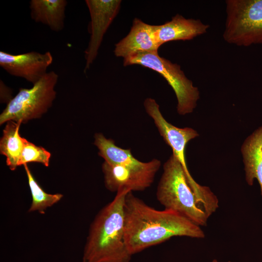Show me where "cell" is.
Instances as JSON below:
<instances>
[{
  "label": "cell",
  "mask_w": 262,
  "mask_h": 262,
  "mask_svg": "<svg viewBox=\"0 0 262 262\" xmlns=\"http://www.w3.org/2000/svg\"><path fill=\"white\" fill-rule=\"evenodd\" d=\"M144 106L147 113L153 119L161 136L171 147L173 154L183 167L189 183L193 188H196L199 184L193 178L188 169L185 149L189 141L198 136V133L191 128H180L168 122L163 116L159 105L155 99L146 98Z\"/></svg>",
  "instance_id": "7"
},
{
  "label": "cell",
  "mask_w": 262,
  "mask_h": 262,
  "mask_svg": "<svg viewBox=\"0 0 262 262\" xmlns=\"http://www.w3.org/2000/svg\"><path fill=\"white\" fill-rule=\"evenodd\" d=\"M67 3L66 0H32L30 2L31 18L53 31L60 32L64 27Z\"/></svg>",
  "instance_id": "15"
},
{
  "label": "cell",
  "mask_w": 262,
  "mask_h": 262,
  "mask_svg": "<svg viewBox=\"0 0 262 262\" xmlns=\"http://www.w3.org/2000/svg\"><path fill=\"white\" fill-rule=\"evenodd\" d=\"M50 156V153L46 149L35 145L24 138L18 166L28 163H39L48 167L49 166Z\"/></svg>",
  "instance_id": "18"
},
{
  "label": "cell",
  "mask_w": 262,
  "mask_h": 262,
  "mask_svg": "<svg viewBox=\"0 0 262 262\" xmlns=\"http://www.w3.org/2000/svg\"><path fill=\"white\" fill-rule=\"evenodd\" d=\"M156 197L164 209L176 211L200 227L205 226L219 207L217 196L206 186L190 184L181 164L172 154L164 163Z\"/></svg>",
  "instance_id": "2"
},
{
  "label": "cell",
  "mask_w": 262,
  "mask_h": 262,
  "mask_svg": "<svg viewBox=\"0 0 262 262\" xmlns=\"http://www.w3.org/2000/svg\"><path fill=\"white\" fill-rule=\"evenodd\" d=\"M161 165L160 162L147 169H138L104 161L102 170L105 187L108 190L116 193L124 190L129 192L143 191L152 184Z\"/></svg>",
  "instance_id": "8"
},
{
  "label": "cell",
  "mask_w": 262,
  "mask_h": 262,
  "mask_svg": "<svg viewBox=\"0 0 262 262\" xmlns=\"http://www.w3.org/2000/svg\"><path fill=\"white\" fill-rule=\"evenodd\" d=\"M94 144L98 149V155L111 164L146 169L161 162L157 159H153L148 162H141L133 157L130 149H124L117 146L113 140L106 138L101 133L95 134Z\"/></svg>",
  "instance_id": "13"
},
{
  "label": "cell",
  "mask_w": 262,
  "mask_h": 262,
  "mask_svg": "<svg viewBox=\"0 0 262 262\" xmlns=\"http://www.w3.org/2000/svg\"><path fill=\"white\" fill-rule=\"evenodd\" d=\"M127 190L116 193L92 222L83 251L82 262H130L125 243L124 202Z\"/></svg>",
  "instance_id": "3"
},
{
  "label": "cell",
  "mask_w": 262,
  "mask_h": 262,
  "mask_svg": "<svg viewBox=\"0 0 262 262\" xmlns=\"http://www.w3.org/2000/svg\"><path fill=\"white\" fill-rule=\"evenodd\" d=\"M58 77L55 72L51 71L33 84L32 88H20L0 114V124L9 121L26 123L41 117L52 106L56 98L54 88Z\"/></svg>",
  "instance_id": "4"
},
{
  "label": "cell",
  "mask_w": 262,
  "mask_h": 262,
  "mask_svg": "<svg viewBox=\"0 0 262 262\" xmlns=\"http://www.w3.org/2000/svg\"><path fill=\"white\" fill-rule=\"evenodd\" d=\"M125 66L139 65L163 76L176 96L177 112L180 115L192 113L199 98L198 88L188 79L179 65L159 56L158 51L139 52L124 59Z\"/></svg>",
  "instance_id": "6"
},
{
  "label": "cell",
  "mask_w": 262,
  "mask_h": 262,
  "mask_svg": "<svg viewBox=\"0 0 262 262\" xmlns=\"http://www.w3.org/2000/svg\"><path fill=\"white\" fill-rule=\"evenodd\" d=\"M124 210L125 243L132 255L173 237H205L200 226L183 215L171 210H156L132 192L126 196Z\"/></svg>",
  "instance_id": "1"
},
{
  "label": "cell",
  "mask_w": 262,
  "mask_h": 262,
  "mask_svg": "<svg viewBox=\"0 0 262 262\" xmlns=\"http://www.w3.org/2000/svg\"><path fill=\"white\" fill-rule=\"evenodd\" d=\"M23 165L32 197L29 212L37 211L39 213L44 214L48 208L58 202L63 195L59 193L50 194L45 192L34 179L27 164Z\"/></svg>",
  "instance_id": "17"
},
{
  "label": "cell",
  "mask_w": 262,
  "mask_h": 262,
  "mask_svg": "<svg viewBox=\"0 0 262 262\" xmlns=\"http://www.w3.org/2000/svg\"><path fill=\"white\" fill-rule=\"evenodd\" d=\"M21 121H9L3 130L0 141L1 154L6 157V164L11 170L18 166V163L24 145V138L19 133Z\"/></svg>",
  "instance_id": "16"
},
{
  "label": "cell",
  "mask_w": 262,
  "mask_h": 262,
  "mask_svg": "<svg viewBox=\"0 0 262 262\" xmlns=\"http://www.w3.org/2000/svg\"><path fill=\"white\" fill-rule=\"evenodd\" d=\"M247 183L251 186L256 179L262 196V126L244 141L241 147Z\"/></svg>",
  "instance_id": "14"
},
{
  "label": "cell",
  "mask_w": 262,
  "mask_h": 262,
  "mask_svg": "<svg viewBox=\"0 0 262 262\" xmlns=\"http://www.w3.org/2000/svg\"><path fill=\"white\" fill-rule=\"evenodd\" d=\"M160 46L153 25L135 18L129 33L115 44L114 53L125 59L139 52L158 51Z\"/></svg>",
  "instance_id": "11"
},
{
  "label": "cell",
  "mask_w": 262,
  "mask_h": 262,
  "mask_svg": "<svg viewBox=\"0 0 262 262\" xmlns=\"http://www.w3.org/2000/svg\"><path fill=\"white\" fill-rule=\"evenodd\" d=\"M121 2L120 0H85L91 17V36L85 51L84 72L96 59L103 36L118 13Z\"/></svg>",
  "instance_id": "9"
},
{
  "label": "cell",
  "mask_w": 262,
  "mask_h": 262,
  "mask_svg": "<svg viewBox=\"0 0 262 262\" xmlns=\"http://www.w3.org/2000/svg\"><path fill=\"white\" fill-rule=\"evenodd\" d=\"M223 38L240 47L262 44V0H226Z\"/></svg>",
  "instance_id": "5"
},
{
  "label": "cell",
  "mask_w": 262,
  "mask_h": 262,
  "mask_svg": "<svg viewBox=\"0 0 262 262\" xmlns=\"http://www.w3.org/2000/svg\"><path fill=\"white\" fill-rule=\"evenodd\" d=\"M52 62L53 56L49 51L20 54L0 51V66L10 75L22 78L33 84L48 72Z\"/></svg>",
  "instance_id": "10"
},
{
  "label": "cell",
  "mask_w": 262,
  "mask_h": 262,
  "mask_svg": "<svg viewBox=\"0 0 262 262\" xmlns=\"http://www.w3.org/2000/svg\"><path fill=\"white\" fill-rule=\"evenodd\" d=\"M209 27L199 19L186 18L178 14L164 24L153 25L155 35L161 46L172 41L192 40L206 33Z\"/></svg>",
  "instance_id": "12"
},
{
  "label": "cell",
  "mask_w": 262,
  "mask_h": 262,
  "mask_svg": "<svg viewBox=\"0 0 262 262\" xmlns=\"http://www.w3.org/2000/svg\"><path fill=\"white\" fill-rule=\"evenodd\" d=\"M211 262H231V261L222 262V261H219L216 259H214L212 260Z\"/></svg>",
  "instance_id": "19"
}]
</instances>
